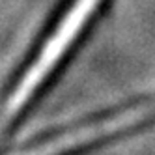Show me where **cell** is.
I'll return each mask as SVG.
<instances>
[{"label": "cell", "instance_id": "cell-1", "mask_svg": "<svg viewBox=\"0 0 155 155\" xmlns=\"http://www.w3.org/2000/svg\"><path fill=\"white\" fill-rule=\"evenodd\" d=\"M101 2L103 0H75L68 8V12L60 19L54 32L47 38L45 45L38 52L36 60L28 65L25 75L21 77L13 95L8 101L6 118H13L26 108L30 99L38 94L43 82L52 75V71L58 68L64 56L69 52L75 39L82 34L84 26L90 23V19L101 6Z\"/></svg>", "mask_w": 155, "mask_h": 155}]
</instances>
